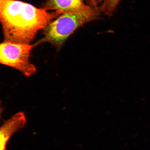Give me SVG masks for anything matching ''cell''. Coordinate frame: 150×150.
<instances>
[{
	"mask_svg": "<svg viewBox=\"0 0 150 150\" xmlns=\"http://www.w3.org/2000/svg\"><path fill=\"white\" fill-rule=\"evenodd\" d=\"M61 14L17 0H0V22L4 41L30 44L39 31Z\"/></svg>",
	"mask_w": 150,
	"mask_h": 150,
	"instance_id": "1",
	"label": "cell"
},
{
	"mask_svg": "<svg viewBox=\"0 0 150 150\" xmlns=\"http://www.w3.org/2000/svg\"><path fill=\"white\" fill-rule=\"evenodd\" d=\"M35 44H20L4 42L0 43V64L12 67L26 77L33 76L36 67L30 61Z\"/></svg>",
	"mask_w": 150,
	"mask_h": 150,
	"instance_id": "3",
	"label": "cell"
},
{
	"mask_svg": "<svg viewBox=\"0 0 150 150\" xmlns=\"http://www.w3.org/2000/svg\"><path fill=\"white\" fill-rule=\"evenodd\" d=\"M88 3L91 5V6L95 8H98L99 0H87Z\"/></svg>",
	"mask_w": 150,
	"mask_h": 150,
	"instance_id": "7",
	"label": "cell"
},
{
	"mask_svg": "<svg viewBox=\"0 0 150 150\" xmlns=\"http://www.w3.org/2000/svg\"><path fill=\"white\" fill-rule=\"evenodd\" d=\"M121 0H99L100 6L98 7L100 12L109 16H111L116 10Z\"/></svg>",
	"mask_w": 150,
	"mask_h": 150,
	"instance_id": "6",
	"label": "cell"
},
{
	"mask_svg": "<svg viewBox=\"0 0 150 150\" xmlns=\"http://www.w3.org/2000/svg\"><path fill=\"white\" fill-rule=\"evenodd\" d=\"M100 11L99 8L87 5L80 10L61 14L43 29V37L35 44L37 46L44 42L49 43L59 51L77 29L96 19Z\"/></svg>",
	"mask_w": 150,
	"mask_h": 150,
	"instance_id": "2",
	"label": "cell"
},
{
	"mask_svg": "<svg viewBox=\"0 0 150 150\" xmlns=\"http://www.w3.org/2000/svg\"><path fill=\"white\" fill-rule=\"evenodd\" d=\"M3 109L1 106V101L0 100V118H1L2 113L3 112Z\"/></svg>",
	"mask_w": 150,
	"mask_h": 150,
	"instance_id": "8",
	"label": "cell"
},
{
	"mask_svg": "<svg viewBox=\"0 0 150 150\" xmlns=\"http://www.w3.org/2000/svg\"><path fill=\"white\" fill-rule=\"evenodd\" d=\"M84 0H47L42 5V8L47 11H57L64 13L80 10L87 5Z\"/></svg>",
	"mask_w": 150,
	"mask_h": 150,
	"instance_id": "5",
	"label": "cell"
},
{
	"mask_svg": "<svg viewBox=\"0 0 150 150\" xmlns=\"http://www.w3.org/2000/svg\"><path fill=\"white\" fill-rule=\"evenodd\" d=\"M26 122L25 114L20 112L14 114L0 127V150H6L11 136L23 127Z\"/></svg>",
	"mask_w": 150,
	"mask_h": 150,
	"instance_id": "4",
	"label": "cell"
}]
</instances>
